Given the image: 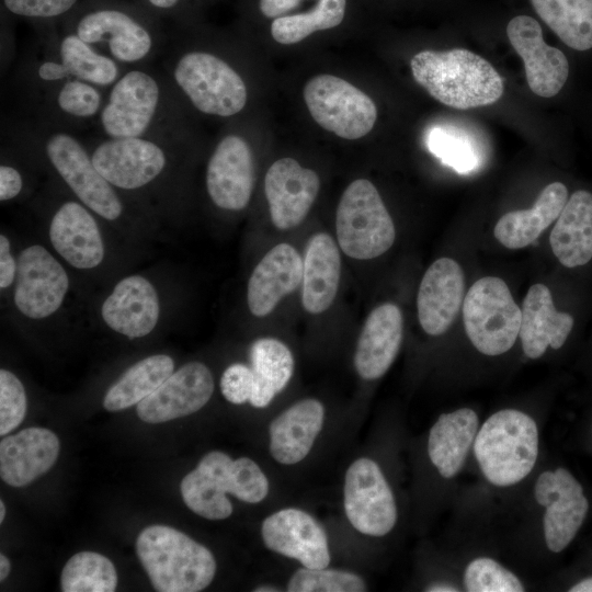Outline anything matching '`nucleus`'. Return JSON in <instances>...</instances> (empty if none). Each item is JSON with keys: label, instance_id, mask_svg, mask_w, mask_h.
<instances>
[{"label": "nucleus", "instance_id": "obj_26", "mask_svg": "<svg viewBox=\"0 0 592 592\" xmlns=\"http://www.w3.org/2000/svg\"><path fill=\"white\" fill-rule=\"evenodd\" d=\"M59 440L48 429L27 428L0 442V476L12 487H24L47 473L59 454Z\"/></svg>", "mask_w": 592, "mask_h": 592}, {"label": "nucleus", "instance_id": "obj_44", "mask_svg": "<svg viewBox=\"0 0 592 592\" xmlns=\"http://www.w3.org/2000/svg\"><path fill=\"white\" fill-rule=\"evenodd\" d=\"M230 494L247 503L263 501L270 490L269 480L260 466L249 457L232 459L229 469Z\"/></svg>", "mask_w": 592, "mask_h": 592}, {"label": "nucleus", "instance_id": "obj_53", "mask_svg": "<svg viewBox=\"0 0 592 592\" xmlns=\"http://www.w3.org/2000/svg\"><path fill=\"white\" fill-rule=\"evenodd\" d=\"M570 592H592V578L584 579L579 583L574 584Z\"/></svg>", "mask_w": 592, "mask_h": 592}, {"label": "nucleus", "instance_id": "obj_6", "mask_svg": "<svg viewBox=\"0 0 592 592\" xmlns=\"http://www.w3.org/2000/svg\"><path fill=\"white\" fill-rule=\"evenodd\" d=\"M136 553L159 592H198L216 573V560L208 548L166 525L144 528L136 539Z\"/></svg>", "mask_w": 592, "mask_h": 592}, {"label": "nucleus", "instance_id": "obj_43", "mask_svg": "<svg viewBox=\"0 0 592 592\" xmlns=\"http://www.w3.org/2000/svg\"><path fill=\"white\" fill-rule=\"evenodd\" d=\"M464 584L469 592H522L520 579L498 561L480 557L468 563Z\"/></svg>", "mask_w": 592, "mask_h": 592}, {"label": "nucleus", "instance_id": "obj_34", "mask_svg": "<svg viewBox=\"0 0 592 592\" xmlns=\"http://www.w3.org/2000/svg\"><path fill=\"white\" fill-rule=\"evenodd\" d=\"M253 388L249 403L265 408L291 380L294 356L289 348L275 338H260L250 348Z\"/></svg>", "mask_w": 592, "mask_h": 592}, {"label": "nucleus", "instance_id": "obj_24", "mask_svg": "<svg viewBox=\"0 0 592 592\" xmlns=\"http://www.w3.org/2000/svg\"><path fill=\"white\" fill-rule=\"evenodd\" d=\"M304 261L288 243L273 247L253 269L247 286V305L258 318L270 315L303 281Z\"/></svg>", "mask_w": 592, "mask_h": 592}, {"label": "nucleus", "instance_id": "obj_50", "mask_svg": "<svg viewBox=\"0 0 592 592\" xmlns=\"http://www.w3.org/2000/svg\"><path fill=\"white\" fill-rule=\"evenodd\" d=\"M300 0H260L259 7L266 18L278 15L297 7Z\"/></svg>", "mask_w": 592, "mask_h": 592}, {"label": "nucleus", "instance_id": "obj_33", "mask_svg": "<svg viewBox=\"0 0 592 592\" xmlns=\"http://www.w3.org/2000/svg\"><path fill=\"white\" fill-rule=\"evenodd\" d=\"M551 250L566 267L587 264L592 259V193L571 194L549 236Z\"/></svg>", "mask_w": 592, "mask_h": 592}, {"label": "nucleus", "instance_id": "obj_46", "mask_svg": "<svg viewBox=\"0 0 592 592\" xmlns=\"http://www.w3.org/2000/svg\"><path fill=\"white\" fill-rule=\"evenodd\" d=\"M24 157L11 144L2 140L0 164V201L8 203L22 196L25 174L22 169Z\"/></svg>", "mask_w": 592, "mask_h": 592}, {"label": "nucleus", "instance_id": "obj_29", "mask_svg": "<svg viewBox=\"0 0 592 592\" xmlns=\"http://www.w3.org/2000/svg\"><path fill=\"white\" fill-rule=\"evenodd\" d=\"M521 312L519 335L530 358L540 357L548 346L560 349L573 327L572 316L556 309L549 288L540 283L530 287Z\"/></svg>", "mask_w": 592, "mask_h": 592}, {"label": "nucleus", "instance_id": "obj_18", "mask_svg": "<svg viewBox=\"0 0 592 592\" xmlns=\"http://www.w3.org/2000/svg\"><path fill=\"white\" fill-rule=\"evenodd\" d=\"M162 303L155 283L141 274L121 278L104 298L103 323L128 339L150 334L161 318Z\"/></svg>", "mask_w": 592, "mask_h": 592}, {"label": "nucleus", "instance_id": "obj_31", "mask_svg": "<svg viewBox=\"0 0 592 592\" xmlns=\"http://www.w3.org/2000/svg\"><path fill=\"white\" fill-rule=\"evenodd\" d=\"M478 415L469 408L442 413L428 439L431 463L444 478H453L463 468L478 432Z\"/></svg>", "mask_w": 592, "mask_h": 592}, {"label": "nucleus", "instance_id": "obj_51", "mask_svg": "<svg viewBox=\"0 0 592 592\" xmlns=\"http://www.w3.org/2000/svg\"><path fill=\"white\" fill-rule=\"evenodd\" d=\"M147 3L161 12H172L181 3V0H146Z\"/></svg>", "mask_w": 592, "mask_h": 592}, {"label": "nucleus", "instance_id": "obj_20", "mask_svg": "<svg viewBox=\"0 0 592 592\" xmlns=\"http://www.w3.org/2000/svg\"><path fill=\"white\" fill-rule=\"evenodd\" d=\"M506 35L523 59L531 91L542 98L560 92L568 79L569 62L561 50L545 43L539 23L528 15L514 16Z\"/></svg>", "mask_w": 592, "mask_h": 592}, {"label": "nucleus", "instance_id": "obj_49", "mask_svg": "<svg viewBox=\"0 0 592 592\" xmlns=\"http://www.w3.org/2000/svg\"><path fill=\"white\" fill-rule=\"evenodd\" d=\"M18 258L12 254L11 241L5 234L0 235V289H9L16 280Z\"/></svg>", "mask_w": 592, "mask_h": 592}, {"label": "nucleus", "instance_id": "obj_11", "mask_svg": "<svg viewBox=\"0 0 592 592\" xmlns=\"http://www.w3.org/2000/svg\"><path fill=\"white\" fill-rule=\"evenodd\" d=\"M48 238L54 251L71 267L98 269L106 249L99 217L53 178Z\"/></svg>", "mask_w": 592, "mask_h": 592}, {"label": "nucleus", "instance_id": "obj_2", "mask_svg": "<svg viewBox=\"0 0 592 592\" xmlns=\"http://www.w3.org/2000/svg\"><path fill=\"white\" fill-rule=\"evenodd\" d=\"M84 144L95 168L117 190L148 212L153 205L172 210L189 148L186 129L136 138L99 136Z\"/></svg>", "mask_w": 592, "mask_h": 592}, {"label": "nucleus", "instance_id": "obj_52", "mask_svg": "<svg viewBox=\"0 0 592 592\" xmlns=\"http://www.w3.org/2000/svg\"><path fill=\"white\" fill-rule=\"evenodd\" d=\"M425 591H429V592H454V591H458V589H456V587L454 585H451L448 583H433L431 585H429Z\"/></svg>", "mask_w": 592, "mask_h": 592}, {"label": "nucleus", "instance_id": "obj_1", "mask_svg": "<svg viewBox=\"0 0 592 592\" xmlns=\"http://www.w3.org/2000/svg\"><path fill=\"white\" fill-rule=\"evenodd\" d=\"M2 140L14 146L36 168L60 181L104 221L122 223L140 212H148L100 173L84 141L73 132L26 116H14L5 118Z\"/></svg>", "mask_w": 592, "mask_h": 592}, {"label": "nucleus", "instance_id": "obj_36", "mask_svg": "<svg viewBox=\"0 0 592 592\" xmlns=\"http://www.w3.org/2000/svg\"><path fill=\"white\" fill-rule=\"evenodd\" d=\"M539 18L569 47L592 48V0H531Z\"/></svg>", "mask_w": 592, "mask_h": 592}, {"label": "nucleus", "instance_id": "obj_47", "mask_svg": "<svg viewBox=\"0 0 592 592\" xmlns=\"http://www.w3.org/2000/svg\"><path fill=\"white\" fill-rule=\"evenodd\" d=\"M78 0H3L5 9L14 15L49 20L71 11Z\"/></svg>", "mask_w": 592, "mask_h": 592}, {"label": "nucleus", "instance_id": "obj_9", "mask_svg": "<svg viewBox=\"0 0 592 592\" xmlns=\"http://www.w3.org/2000/svg\"><path fill=\"white\" fill-rule=\"evenodd\" d=\"M338 243L346 255L371 260L394 244L395 225L377 189L366 179L353 181L337 208Z\"/></svg>", "mask_w": 592, "mask_h": 592}, {"label": "nucleus", "instance_id": "obj_48", "mask_svg": "<svg viewBox=\"0 0 592 592\" xmlns=\"http://www.w3.org/2000/svg\"><path fill=\"white\" fill-rule=\"evenodd\" d=\"M253 388L251 367L242 363L229 365L220 377V391L234 405L249 402Z\"/></svg>", "mask_w": 592, "mask_h": 592}, {"label": "nucleus", "instance_id": "obj_40", "mask_svg": "<svg viewBox=\"0 0 592 592\" xmlns=\"http://www.w3.org/2000/svg\"><path fill=\"white\" fill-rule=\"evenodd\" d=\"M116 585L113 562L94 551L75 554L64 566L60 577L64 592H113Z\"/></svg>", "mask_w": 592, "mask_h": 592}, {"label": "nucleus", "instance_id": "obj_4", "mask_svg": "<svg viewBox=\"0 0 592 592\" xmlns=\"http://www.w3.org/2000/svg\"><path fill=\"white\" fill-rule=\"evenodd\" d=\"M160 58V68L183 102L198 113L227 118L244 110L247 83L225 57L207 48L170 43Z\"/></svg>", "mask_w": 592, "mask_h": 592}, {"label": "nucleus", "instance_id": "obj_39", "mask_svg": "<svg viewBox=\"0 0 592 592\" xmlns=\"http://www.w3.org/2000/svg\"><path fill=\"white\" fill-rule=\"evenodd\" d=\"M426 146L444 164L462 174L477 170L482 162L479 141L460 126H433L428 132Z\"/></svg>", "mask_w": 592, "mask_h": 592}, {"label": "nucleus", "instance_id": "obj_38", "mask_svg": "<svg viewBox=\"0 0 592 592\" xmlns=\"http://www.w3.org/2000/svg\"><path fill=\"white\" fill-rule=\"evenodd\" d=\"M71 78L53 42L30 52L20 61L14 73V84L25 107L43 93Z\"/></svg>", "mask_w": 592, "mask_h": 592}, {"label": "nucleus", "instance_id": "obj_21", "mask_svg": "<svg viewBox=\"0 0 592 592\" xmlns=\"http://www.w3.org/2000/svg\"><path fill=\"white\" fill-rule=\"evenodd\" d=\"M320 187L318 174L295 159L273 162L264 178V193L273 225L280 230L298 226L310 210Z\"/></svg>", "mask_w": 592, "mask_h": 592}, {"label": "nucleus", "instance_id": "obj_27", "mask_svg": "<svg viewBox=\"0 0 592 592\" xmlns=\"http://www.w3.org/2000/svg\"><path fill=\"white\" fill-rule=\"evenodd\" d=\"M325 421V407L315 398L301 399L281 412L269 426V449L282 465H295L311 451Z\"/></svg>", "mask_w": 592, "mask_h": 592}, {"label": "nucleus", "instance_id": "obj_56", "mask_svg": "<svg viewBox=\"0 0 592 592\" xmlns=\"http://www.w3.org/2000/svg\"><path fill=\"white\" fill-rule=\"evenodd\" d=\"M4 515H5V506H4L3 501L1 500L0 501V522L1 523L4 520Z\"/></svg>", "mask_w": 592, "mask_h": 592}, {"label": "nucleus", "instance_id": "obj_41", "mask_svg": "<svg viewBox=\"0 0 592 592\" xmlns=\"http://www.w3.org/2000/svg\"><path fill=\"white\" fill-rule=\"evenodd\" d=\"M346 0H320L309 12L276 18L271 25L273 38L284 45L298 43L311 33L339 25Z\"/></svg>", "mask_w": 592, "mask_h": 592}, {"label": "nucleus", "instance_id": "obj_14", "mask_svg": "<svg viewBox=\"0 0 592 592\" xmlns=\"http://www.w3.org/2000/svg\"><path fill=\"white\" fill-rule=\"evenodd\" d=\"M343 506L351 525L364 535L384 536L397 522L394 493L378 464L367 457L355 459L346 469Z\"/></svg>", "mask_w": 592, "mask_h": 592}, {"label": "nucleus", "instance_id": "obj_15", "mask_svg": "<svg viewBox=\"0 0 592 592\" xmlns=\"http://www.w3.org/2000/svg\"><path fill=\"white\" fill-rule=\"evenodd\" d=\"M253 152L237 133L226 134L216 144L206 166L205 186L210 202L219 209L240 212L252 195Z\"/></svg>", "mask_w": 592, "mask_h": 592}, {"label": "nucleus", "instance_id": "obj_16", "mask_svg": "<svg viewBox=\"0 0 592 592\" xmlns=\"http://www.w3.org/2000/svg\"><path fill=\"white\" fill-rule=\"evenodd\" d=\"M534 496L546 508L543 521L546 545L553 553H559L572 542L587 516L589 502L582 486L570 471L559 467L539 475Z\"/></svg>", "mask_w": 592, "mask_h": 592}, {"label": "nucleus", "instance_id": "obj_35", "mask_svg": "<svg viewBox=\"0 0 592 592\" xmlns=\"http://www.w3.org/2000/svg\"><path fill=\"white\" fill-rule=\"evenodd\" d=\"M174 372L173 358L153 354L132 365L106 391L103 407L121 411L138 405Z\"/></svg>", "mask_w": 592, "mask_h": 592}, {"label": "nucleus", "instance_id": "obj_28", "mask_svg": "<svg viewBox=\"0 0 592 592\" xmlns=\"http://www.w3.org/2000/svg\"><path fill=\"white\" fill-rule=\"evenodd\" d=\"M232 458L220 451L205 454L196 468L184 476L180 485L186 506L207 520H224L231 515L232 504L229 469Z\"/></svg>", "mask_w": 592, "mask_h": 592}, {"label": "nucleus", "instance_id": "obj_17", "mask_svg": "<svg viewBox=\"0 0 592 592\" xmlns=\"http://www.w3.org/2000/svg\"><path fill=\"white\" fill-rule=\"evenodd\" d=\"M267 549L297 560L306 568H326L331 556L328 536L320 523L297 508L281 509L267 515L261 525Z\"/></svg>", "mask_w": 592, "mask_h": 592}, {"label": "nucleus", "instance_id": "obj_42", "mask_svg": "<svg viewBox=\"0 0 592 592\" xmlns=\"http://www.w3.org/2000/svg\"><path fill=\"white\" fill-rule=\"evenodd\" d=\"M364 579L351 571L341 569L306 568L297 569L289 578L288 592H363Z\"/></svg>", "mask_w": 592, "mask_h": 592}, {"label": "nucleus", "instance_id": "obj_25", "mask_svg": "<svg viewBox=\"0 0 592 592\" xmlns=\"http://www.w3.org/2000/svg\"><path fill=\"white\" fill-rule=\"evenodd\" d=\"M403 318L400 308L385 303L374 308L362 328L354 366L361 378L382 377L394 363L402 342Z\"/></svg>", "mask_w": 592, "mask_h": 592}, {"label": "nucleus", "instance_id": "obj_8", "mask_svg": "<svg viewBox=\"0 0 592 592\" xmlns=\"http://www.w3.org/2000/svg\"><path fill=\"white\" fill-rule=\"evenodd\" d=\"M125 68L151 65L166 47L162 35L129 10L102 5L82 12L66 31Z\"/></svg>", "mask_w": 592, "mask_h": 592}, {"label": "nucleus", "instance_id": "obj_22", "mask_svg": "<svg viewBox=\"0 0 592 592\" xmlns=\"http://www.w3.org/2000/svg\"><path fill=\"white\" fill-rule=\"evenodd\" d=\"M106 89L71 78L26 105L23 116L73 132L95 125Z\"/></svg>", "mask_w": 592, "mask_h": 592}, {"label": "nucleus", "instance_id": "obj_32", "mask_svg": "<svg viewBox=\"0 0 592 592\" xmlns=\"http://www.w3.org/2000/svg\"><path fill=\"white\" fill-rule=\"evenodd\" d=\"M568 201L561 182L546 185L530 209L512 210L496 224V239L509 249H521L534 242L560 215Z\"/></svg>", "mask_w": 592, "mask_h": 592}, {"label": "nucleus", "instance_id": "obj_55", "mask_svg": "<svg viewBox=\"0 0 592 592\" xmlns=\"http://www.w3.org/2000/svg\"><path fill=\"white\" fill-rule=\"evenodd\" d=\"M254 592H278L282 591L280 587L273 584H261L253 589Z\"/></svg>", "mask_w": 592, "mask_h": 592}, {"label": "nucleus", "instance_id": "obj_3", "mask_svg": "<svg viewBox=\"0 0 592 592\" xmlns=\"http://www.w3.org/2000/svg\"><path fill=\"white\" fill-rule=\"evenodd\" d=\"M184 105L160 67H129L107 89L94 127L106 138L177 133L186 129Z\"/></svg>", "mask_w": 592, "mask_h": 592}, {"label": "nucleus", "instance_id": "obj_37", "mask_svg": "<svg viewBox=\"0 0 592 592\" xmlns=\"http://www.w3.org/2000/svg\"><path fill=\"white\" fill-rule=\"evenodd\" d=\"M53 42L60 60L76 79L107 90L126 69L73 33L66 32Z\"/></svg>", "mask_w": 592, "mask_h": 592}, {"label": "nucleus", "instance_id": "obj_30", "mask_svg": "<svg viewBox=\"0 0 592 592\" xmlns=\"http://www.w3.org/2000/svg\"><path fill=\"white\" fill-rule=\"evenodd\" d=\"M341 275V257L332 237L326 232L312 236L306 247L301 281V304L318 315L333 303Z\"/></svg>", "mask_w": 592, "mask_h": 592}, {"label": "nucleus", "instance_id": "obj_45", "mask_svg": "<svg viewBox=\"0 0 592 592\" xmlns=\"http://www.w3.org/2000/svg\"><path fill=\"white\" fill-rule=\"evenodd\" d=\"M27 400L22 382L12 372L0 369V435L4 436L23 421Z\"/></svg>", "mask_w": 592, "mask_h": 592}, {"label": "nucleus", "instance_id": "obj_5", "mask_svg": "<svg viewBox=\"0 0 592 592\" xmlns=\"http://www.w3.org/2000/svg\"><path fill=\"white\" fill-rule=\"evenodd\" d=\"M410 67L415 82L449 107L486 106L503 94L499 72L485 58L465 48L422 50L411 58Z\"/></svg>", "mask_w": 592, "mask_h": 592}, {"label": "nucleus", "instance_id": "obj_12", "mask_svg": "<svg viewBox=\"0 0 592 592\" xmlns=\"http://www.w3.org/2000/svg\"><path fill=\"white\" fill-rule=\"evenodd\" d=\"M304 100L312 118L341 138L367 135L377 118L376 105L366 93L332 75L311 78L304 88Z\"/></svg>", "mask_w": 592, "mask_h": 592}, {"label": "nucleus", "instance_id": "obj_23", "mask_svg": "<svg viewBox=\"0 0 592 592\" xmlns=\"http://www.w3.org/2000/svg\"><path fill=\"white\" fill-rule=\"evenodd\" d=\"M464 289V273L455 260L440 258L429 266L417 296L419 322L428 334L448 330L463 305Z\"/></svg>", "mask_w": 592, "mask_h": 592}, {"label": "nucleus", "instance_id": "obj_10", "mask_svg": "<svg viewBox=\"0 0 592 592\" xmlns=\"http://www.w3.org/2000/svg\"><path fill=\"white\" fill-rule=\"evenodd\" d=\"M522 312L506 285L496 276L476 281L463 301L466 333L482 354L509 351L520 333Z\"/></svg>", "mask_w": 592, "mask_h": 592}, {"label": "nucleus", "instance_id": "obj_19", "mask_svg": "<svg viewBox=\"0 0 592 592\" xmlns=\"http://www.w3.org/2000/svg\"><path fill=\"white\" fill-rule=\"evenodd\" d=\"M214 388L209 368L197 361L189 362L137 405V415L147 423H162L192 414L209 401Z\"/></svg>", "mask_w": 592, "mask_h": 592}, {"label": "nucleus", "instance_id": "obj_54", "mask_svg": "<svg viewBox=\"0 0 592 592\" xmlns=\"http://www.w3.org/2000/svg\"><path fill=\"white\" fill-rule=\"evenodd\" d=\"M10 569H11V565H10L9 559L3 554H1L0 555V581H3L8 577Z\"/></svg>", "mask_w": 592, "mask_h": 592}, {"label": "nucleus", "instance_id": "obj_7", "mask_svg": "<svg viewBox=\"0 0 592 592\" xmlns=\"http://www.w3.org/2000/svg\"><path fill=\"white\" fill-rule=\"evenodd\" d=\"M538 430L528 414L504 409L490 415L477 432L474 453L489 482L499 487L523 480L538 455Z\"/></svg>", "mask_w": 592, "mask_h": 592}, {"label": "nucleus", "instance_id": "obj_13", "mask_svg": "<svg viewBox=\"0 0 592 592\" xmlns=\"http://www.w3.org/2000/svg\"><path fill=\"white\" fill-rule=\"evenodd\" d=\"M69 288L65 266L48 249L33 243L20 251L13 305L21 316L32 321L50 318L61 308Z\"/></svg>", "mask_w": 592, "mask_h": 592}]
</instances>
